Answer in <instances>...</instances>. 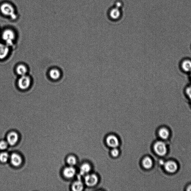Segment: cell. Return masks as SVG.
Returning a JSON list of instances; mask_svg holds the SVG:
<instances>
[{
    "mask_svg": "<svg viewBox=\"0 0 191 191\" xmlns=\"http://www.w3.org/2000/svg\"><path fill=\"white\" fill-rule=\"evenodd\" d=\"M1 10L2 12L5 15L10 16L13 20L17 18L14 12L13 7L9 3H5L1 5Z\"/></svg>",
    "mask_w": 191,
    "mask_h": 191,
    "instance_id": "cell-1",
    "label": "cell"
},
{
    "mask_svg": "<svg viewBox=\"0 0 191 191\" xmlns=\"http://www.w3.org/2000/svg\"><path fill=\"white\" fill-rule=\"evenodd\" d=\"M154 149L156 153L159 156H164L167 153L166 145L163 141H159L156 142L154 145Z\"/></svg>",
    "mask_w": 191,
    "mask_h": 191,
    "instance_id": "cell-2",
    "label": "cell"
},
{
    "mask_svg": "<svg viewBox=\"0 0 191 191\" xmlns=\"http://www.w3.org/2000/svg\"><path fill=\"white\" fill-rule=\"evenodd\" d=\"M3 39L6 41L7 45L12 44V41L15 38V34L11 30H7L3 32L2 34Z\"/></svg>",
    "mask_w": 191,
    "mask_h": 191,
    "instance_id": "cell-3",
    "label": "cell"
},
{
    "mask_svg": "<svg viewBox=\"0 0 191 191\" xmlns=\"http://www.w3.org/2000/svg\"><path fill=\"white\" fill-rule=\"evenodd\" d=\"M98 179L95 174L87 175L85 177V183L87 186H94L98 183Z\"/></svg>",
    "mask_w": 191,
    "mask_h": 191,
    "instance_id": "cell-4",
    "label": "cell"
},
{
    "mask_svg": "<svg viewBox=\"0 0 191 191\" xmlns=\"http://www.w3.org/2000/svg\"><path fill=\"white\" fill-rule=\"evenodd\" d=\"M31 83L30 78L28 76H23L19 80L18 84L22 89H26L30 86Z\"/></svg>",
    "mask_w": 191,
    "mask_h": 191,
    "instance_id": "cell-5",
    "label": "cell"
},
{
    "mask_svg": "<svg viewBox=\"0 0 191 191\" xmlns=\"http://www.w3.org/2000/svg\"><path fill=\"white\" fill-rule=\"evenodd\" d=\"M106 141L107 145L113 148H117L119 145V139L114 135L108 136L107 137Z\"/></svg>",
    "mask_w": 191,
    "mask_h": 191,
    "instance_id": "cell-6",
    "label": "cell"
},
{
    "mask_svg": "<svg viewBox=\"0 0 191 191\" xmlns=\"http://www.w3.org/2000/svg\"><path fill=\"white\" fill-rule=\"evenodd\" d=\"M7 142L11 145H15L19 139L18 134L15 132H10L7 136Z\"/></svg>",
    "mask_w": 191,
    "mask_h": 191,
    "instance_id": "cell-7",
    "label": "cell"
},
{
    "mask_svg": "<svg viewBox=\"0 0 191 191\" xmlns=\"http://www.w3.org/2000/svg\"><path fill=\"white\" fill-rule=\"evenodd\" d=\"M11 162L15 167H19L22 163V159L19 154L14 153L11 154L10 157Z\"/></svg>",
    "mask_w": 191,
    "mask_h": 191,
    "instance_id": "cell-8",
    "label": "cell"
},
{
    "mask_svg": "<svg viewBox=\"0 0 191 191\" xmlns=\"http://www.w3.org/2000/svg\"><path fill=\"white\" fill-rule=\"evenodd\" d=\"M164 165L165 170L169 172H175L178 169L177 163L174 161H167L164 163Z\"/></svg>",
    "mask_w": 191,
    "mask_h": 191,
    "instance_id": "cell-9",
    "label": "cell"
},
{
    "mask_svg": "<svg viewBox=\"0 0 191 191\" xmlns=\"http://www.w3.org/2000/svg\"><path fill=\"white\" fill-rule=\"evenodd\" d=\"M76 173V170L72 166L67 167L63 170V174L65 177L70 179L74 177Z\"/></svg>",
    "mask_w": 191,
    "mask_h": 191,
    "instance_id": "cell-10",
    "label": "cell"
},
{
    "mask_svg": "<svg viewBox=\"0 0 191 191\" xmlns=\"http://www.w3.org/2000/svg\"><path fill=\"white\" fill-rule=\"evenodd\" d=\"M181 67L183 72H191V60L189 59H185L181 63Z\"/></svg>",
    "mask_w": 191,
    "mask_h": 191,
    "instance_id": "cell-11",
    "label": "cell"
},
{
    "mask_svg": "<svg viewBox=\"0 0 191 191\" xmlns=\"http://www.w3.org/2000/svg\"><path fill=\"white\" fill-rule=\"evenodd\" d=\"M8 52L9 48L7 45L0 43V59H4L8 55Z\"/></svg>",
    "mask_w": 191,
    "mask_h": 191,
    "instance_id": "cell-12",
    "label": "cell"
},
{
    "mask_svg": "<svg viewBox=\"0 0 191 191\" xmlns=\"http://www.w3.org/2000/svg\"><path fill=\"white\" fill-rule=\"evenodd\" d=\"M91 170V167L88 163H85L80 167V174L82 175L88 173Z\"/></svg>",
    "mask_w": 191,
    "mask_h": 191,
    "instance_id": "cell-13",
    "label": "cell"
},
{
    "mask_svg": "<svg viewBox=\"0 0 191 191\" xmlns=\"http://www.w3.org/2000/svg\"><path fill=\"white\" fill-rule=\"evenodd\" d=\"M83 184L80 180L75 182L72 186V190L74 191H81L83 190Z\"/></svg>",
    "mask_w": 191,
    "mask_h": 191,
    "instance_id": "cell-14",
    "label": "cell"
},
{
    "mask_svg": "<svg viewBox=\"0 0 191 191\" xmlns=\"http://www.w3.org/2000/svg\"><path fill=\"white\" fill-rule=\"evenodd\" d=\"M142 165L143 167L145 169L150 168L153 165V162L152 159L149 157L145 158L143 160Z\"/></svg>",
    "mask_w": 191,
    "mask_h": 191,
    "instance_id": "cell-15",
    "label": "cell"
},
{
    "mask_svg": "<svg viewBox=\"0 0 191 191\" xmlns=\"http://www.w3.org/2000/svg\"><path fill=\"white\" fill-rule=\"evenodd\" d=\"M159 134L160 137L163 139H168L170 135L169 131L166 128H162L159 131Z\"/></svg>",
    "mask_w": 191,
    "mask_h": 191,
    "instance_id": "cell-16",
    "label": "cell"
},
{
    "mask_svg": "<svg viewBox=\"0 0 191 191\" xmlns=\"http://www.w3.org/2000/svg\"><path fill=\"white\" fill-rule=\"evenodd\" d=\"M110 15L113 19H117L120 15V12L118 8H114L111 11Z\"/></svg>",
    "mask_w": 191,
    "mask_h": 191,
    "instance_id": "cell-17",
    "label": "cell"
},
{
    "mask_svg": "<svg viewBox=\"0 0 191 191\" xmlns=\"http://www.w3.org/2000/svg\"><path fill=\"white\" fill-rule=\"evenodd\" d=\"M17 71L19 75L24 76L27 72V69L24 65H21L17 67Z\"/></svg>",
    "mask_w": 191,
    "mask_h": 191,
    "instance_id": "cell-18",
    "label": "cell"
},
{
    "mask_svg": "<svg viewBox=\"0 0 191 191\" xmlns=\"http://www.w3.org/2000/svg\"><path fill=\"white\" fill-rule=\"evenodd\" d=\"M50 76L52 79H57L60 76V73L59 71L56 69H53L50 71Z\"/></svg>",
    "mask_w": 191,
    "mask_h": 191,
    "instance_id": "cell-19",
    "label": "cell"
},
{
    "mask_svg": "<svg viewBox=\"0 0 191 191\" xmlns=\"http://www.w3.org/2000/svg\"><path fill=\"white\" fill-rule=\"evenodd\" d=\"M67 163L71 166L75 165L77 163V159L73 156H70L67 158Z\"/></svg>",
    "mask_w": 191,
    "mask_h": 191,
    "instance_id": "cell-20",
    "label": "cell"
},
{
    "mask_svg": "<svg viewBox=\"0 0 191 191\" xmlns=\"http://www.w3.org/2000/svg\"><path fill=\"white\" fill-rule=\"evenodd\" d=\"M9 154L7 152H3L0 154V161L2 162L6 163L9 159Z\"/></svg>",
    "mask_w": 191,
    "mask_h": 191,
    "instance_id": "cell-21",
    "label": "cell"
},
{
    "mask_svg": "<svg viewBox=\"0 0 191 191\" xmlns=\"http://www.w3.org/2000/svg\"><path fill=\"white\" fill-rule=\"evenodd\" d=\"M185 94L187 98L191 101V85L187 86L185 90Z\"/></svg>",
    "mask_w": 191,
    "mask_h": 191,
    "instance_id": "cell-22",
    "label": "cell"
},
{
    "mask_svg": "<svg viewBox=\"0 0 191 191\" xmlns=\"http://www.w3.org/2000/svg\"><path fill=\"white\" fill-rule=\"evenodd\" d=\"M8 143L7 141H2L0 142V149L1 150H5L8 147Z\"/></svg>",
    "mask_w": 191,
    "mask_h": 191,
    "instance_id": "cell-23",
    "label": "cell"
},
{
    "mask_svg": "<svg viewBox=\"0 0 191 191\" xmlns=\"http://www.w3.org/2000/svg\"><path fill=\"white\" fill-rule=\"evenodd\" d=\"M112 155L114 157H117L119 154V151L116 148H114L111 152Z\"/></svg>",
    "mask_w": 191,
    "mask_h": 191,
    "instance_id": "cell-24",
    "label": "cell"
},
{
    "mask_svg": "<svg viewBox=\"0 0 191 191\" xmlns=\"http://www.w3.org/2000/svg\"><path fill=\"white\" fill-rule=\"evenodd\" d=\"M187 190L191 191V185L189 186L187 189Z\"/></svg>",
    "mask_w": 191,
    "mask_h": 191,
    "instance_id": "cell-25",
    "label": "cell"
},
{
    "mask_svg": "<svg viewBox=\"0 0 191 191\" xmlns=\"http://www.w3.org/2000/svg\"><path fill=\"white\" fill-rule=\"evenodd\" d=\"M190 78L191 80V72H190Z\"/></svg>",
    "mask_w": 191,
    "mask_h": 191,
    "instance_id": "cell-26",
    "label": "cell"
},
{
    "mask_svg": "<svg viewBox=\"0 0 191 191\" xmlns=\"http://www.w3.org/2000/svg\"><path fill=\"white\" fill-rule=\"evenodd\" d=\"M190 101V102H191V101Z\"/></svg>",
    "mask_w": 191,
    "mask_h": 191,
    "instance_id": "cell-27",
    "label": "cell"
}]
</instances>
